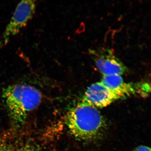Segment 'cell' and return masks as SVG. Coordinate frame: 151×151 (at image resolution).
I'll use <instances>...</instances> for the list:
<instances>
[{"instance_id": "6da1fadb", "label": "cell", "mask_w": 151, "mask_h": 151, "mask_svg": "<svg viewBox=\"0 0 151 151\" xmlns=\"http://www.w3.org/2000/svg\"><path fill=\"white\" fill-rule=\"evenodd\" d=\"M66 124L73 137L84 141L97 138L106 126L105 120L100 111L82 102L68 112Z\"/></svg>"}, {"instance_id": "7a4b0ae2", "label": "cell", "mask_w": 151, "mask_h": 151, "mask_svg": "<svg viewBox=\"0 0 151 151\" xmlns=\"http://www.w3.org/2000/svg\"><path fill=\"white\" fill-rule=\"evenodd\" d=\"M3 96L11 117L18 125L24 123L28 114L38 106L42 98L39 90L25 84L9 86Z\"/></svg>"}, {"instance_id": "3957f363", "label": "cell", "mask_w": 151, "mask_h": 151, "mask_svg": "<svg viewBox=\"0 0 151 151\" xmlns=\"http://www.w3.org/2000/svg\"><path fill=\"white\" fill-rule=\"evenodd\" d=\"M35 2L27 0L22 1L18 4L10 21L6 28L1 45H6L11 37L19 32L33 18L35 11Z\"/></svg>"}, {"instance_id": "277c9868", "label": "cell", "mask_w": 151, "mask_h": 151, "mask_svg": "<svg viewBox=\"0 0 151 151\" xmlns=\"http://www.w3.org/2000/svg\"><path fill=\"white\" fill-rule=\"evenodd\" d=\"M91 53L96 66L103 76L122 75L127 70L126 66L109 50H92Z\"/></svg>"}, {"instance_id": "5b68a950", "label": "cell", "mask_w": 151, "mask_h": 151, "mask_svg": "<svg viewBox=\"0 0 151 151\" xmlns=\"http://www.w3.org/2000/svg\"><path fill=\"white\" fill-rule=\"evenodd\" d=\"M119 99L121 98L117 94L99 82L94 83L88 87L82 102L96 108H103Z\"/></svg>"}, {"instance_id": "8992f818", "label": "cell", "mask_w": 151, "mask_h": 151, "mask_svg": "<svg viewBox=\"0 0 151 151\" xmlns=\"http://www.w3.org/2000/svg\"><path fill=\"white\" fill-rule=\"evenodd\" d=\"M106 87L118 95L121 99L136 93L145 94L143 84H133L124 82L121 75L103 76L101 82Z\"/></svg>"}, {"instance_id": "52a82bcc", "label": "cell", "mask_w": 151, "mask_h": 151, "mask_svg": "<svg viewBox=\"0 0 151 151\" xmlns=\"http://www.w3.org/2000/svg\"><path fill=\"white\" fill-rule=\"evenodd\" d=\"M12 151H13L12 150ZM14 151H46L42 149L30 145H24L17 149Z\"/></svg>"}, {"instance_id": "ba28073f", "label": "cell", "mask_w": 151, "mask_h": 151, "mask_svg": "<svg viewBox=\"0 0 151 151\" xmlns=\"http://www.w3.org/2000/svg\"><path fill=\"white\" fill-rule=\"evenodd\" d=\"M12 149L4 139L0 138V151H12Z\"/></svg>"}, {"instance_id": "9c48e42d", "label": "cell", "mask_w": 151, "mask_h": 151, "mask_svg": "<svg viewBox=\"0 0 151 151\" xmlns=\"http://www.w3.org/2000/svg\"><path fill=\"white\" fill-rule=\"evenodd\" d=\"M132 151H151V148L148 146L141 145L137 147Z\"/></svg>"}]
</instances>
